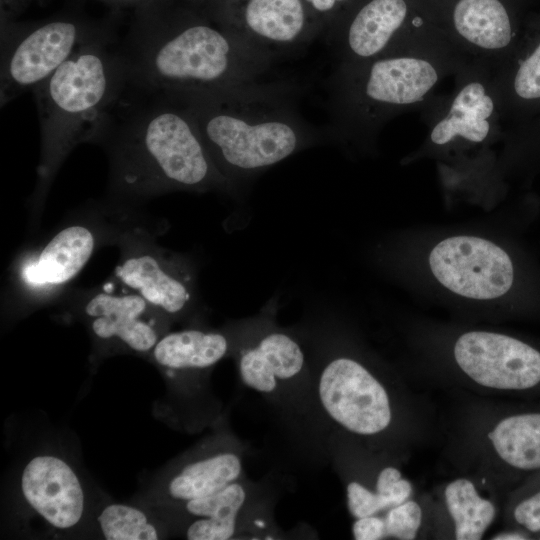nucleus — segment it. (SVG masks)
<instances>
[{
    "instance_id": "dca6fc26",
    "label": "nucleus",
    "mask_w": 540,
    "mask_h": 540,
    "mask_svg": "<svg viewBox=\"0 0 540 540\" xmlns=\"http://www.w3.org/2000/svg\"><path fill=\"white\" fill-rule=\"evenodd\" d=\"M96 244L93 228L78 223L63 227L23 261L18 273L20 283L33 296L52 294L79 274Z\"/></svg>"
},
{
    "instance_id": "f8f14e48",
    "label": "nucleus",
    "mask_w": 540,
    "mask_h": 540,
    "mask_svg": "<svg viewBox=\"0 0 540 540\" xmlns=\"http://www.w3.org/2000/svg\"><path fill=\"white\" fill-rule=\"evenodd\" d=\"M104 286L87 295L82 312L94 337L120 343L138 353H151L169 320L139 294L121 286Z\"/></svg>"
},
{
    "instance_id": "c85d7f7f",
    "label": "nucleus",
    "mask_w": 540,
    "mask_h": 540,
    "mask_svg": "<svg viewBox=\"0 0 540 540\" xmlns=\"http://www.w3.org/2000/svg\"><path fill=\"white\" fill-rule=\"evenodd\" d=\"M513 516L529 532H540V490L519 502Z\"/></svg>"
},
{
    "instance_id": "5701e85b",
    "label": "nucleus",
    "mask_w": 540,
    "mask_h": 540,
    "mask_svg": "<svg viewBox=\"0 0 540 540\" xmlns=\"http://www.w3.org/2000/svg\"><path fill=\"white\" fill-rule=\"evenodd\" d=\"M492 70L503 121L518 105L540 100V41L515 65L502 63Z\"/></svg>"
},
{
    "instance_id": "412c9836",
    "label": "nucleus",
    "mask_w": 540,
    "mask_h": 540,
    "mask_svg": "<svg viewBox=\"0 0 540 540\" xmlns=\"http://www.w3.org/2000/svg\"><path fill=\"white\" fill-rule=\"evenodd\" d=\"M488 437L499 457L510 466L524 471L540 469V413L506 417Z\"/></svg>"
},
{
    "instance_id": "4468645a",
    "label": "nucleus",
    "mask_w": 540,
    "mask_h": 540,
    "mask_svg": "<svg viewBox=\"0 0 540 540\" xmlns=\"http://www.w3.org/2000/svg\"><path fill=\"white\" fill-rule=\"evenodd\" d=\"M442 33L467 56L492 68L512 54L516 35L501 0H454Z\"/></svg>"
},
{
    "instance_id": "b1692460",
    "label": "nucleus",
    "mask_w": 540,
    "mask_h": 540,
    "mask_svg": "<svg viewBox=\"0 0 540 540\" xmlns=\"http://www.w3.org/2000/svg\"><path fill=\"white\" fill-rule=\"evenodd\" d=\"M445 501L458 540H478L495 517L494 505L479 496L471 481L460 478L445 488Z\"/></svg>"
},
{
    "instance_id": "f257e3e1",
    "label": "nucleus",
    "mask_w": 540,
    "mask_h": 540,
    "mask_svg": "<svg viewBox=\"0 0 540 540\" xmlns=\"http://www.w3.org/2000/svg\"><path fill=\"white\" fill-rule=\"evenodd\" d=\"M90 143L105 152L109 190L121 199H148L171 191L222 187L184 100L128 82Z\"/></svg>"
},
{
    "instance_id": "39448f33",
    "label": "nucleus",
    "mask_w": 540,
    "mask_h": 540,
    "mask_svg": "<svg viewBox=\"0 0 540 540\" xmlns=\"http://www.w3.org/2000/svg\"><path fill=\"white\" fill-rule=\"evenodd\" d=\"M0 105L33 90L80 47L115 30L110 19L64 12L38 21L1 19Z\"/></svg>"
},
{
    "instance_id": "4be33fe9",
    "label": "nucleus",
    "mask_w": 540,
    "mask_h": 540,
    "mask_svg": "<svg viewBox=\"0 0 540 540\" xmlns=\"http://www.w3.org/2000/svg\"><path fill=\"white\" fill-rule=\"evenodd\" d=\"M304 0H248L243 12L246 26L271 42L289 43L303 31Z\"/></svg>"
},
{
    "instance_id": "72a5a7b5",
    "label": "nucleus",
    "mask_w": 540,
    "mask_h": 540,
    "mask_svg": "<svg viewBox=\"0 0 540 540\" xmlns=\"http://www.w3.org/2000/svg\"><path fill=\"white\" fill-rule=\"evenodd\" d=\"M197 4L207 5L212 17L217 18L226 0H193Z\"/></svg>"
},
{
    "instance_id": "423d86ee",
    "label": "nucleus",
    "mask_w": 540,
    "mask_h": 540,
    "mask_svg": "<svg viewBox=\"0 0 540 540\" xmlns=\"http://www.w3.org/2000/svg\"><path fill=\"white\" fill-rule=\"evenodd\" d=\"M214 164L226 174L272 166L295 152L298 136L286 122L250 123L222 109L217 95L180 94Z\"/></svg>"
},
{
    "instance_id": "9d476101",
    "label": "nucleus",
    "mask_w": 540,
    "mask_h": 540,
    "mask_svg": "<svg viewBox=\"0 0 540 540\" xmlns=\"http://www.w3.org/2000/svg\"><path fill=\"white\" fill-rule=\"evenodd\" d=\"M318 397L326 414L338 425L359 435H374L391 422L388 394L358 361L335 357L319 375Z\"/></svg>"
},
{
    "instance_id": "2f4dec72",
    "label": "nucleus",
    "mask_w": 540,
    "mask_h": 540,
    "mask_svg": "<svg viewBox=\"0 0 540 540\" xmlns=\"http://www.w3.org/2000/svg\"><path fill=\"white\" fill-rule=\"evenodd\" d=\"M347 0H304L309 4L314 10L325 13L333 10L338 4L343 3Z\"/></svg>"
},
{
    "instance_id": "f03ea898",
    "label": "nucleus",
    "mask_w": 540,
    "mask_h": 540,
    "mask_svg": "<svg viewBox=\"0 0 540 540\" xmlns=\"http://www.w3.org/2000/svg\"><path fill=\"white\" fill-rule=\"evenodd\" d=\"M194 4L155 0L133 9L121 41L130 82L170 94H222L234 72L233 43Z\"/></svg>"
},
{
    "instance_id": "f704fd0d",
    "label": "nucleus",
    "mask_w": 540,
    "mask_h": 540,
    "mask_svg": "<svg viewBox=\"0 0 540 540\" xmlns=\"http://www.w3.org/2000/svg\"><path fill=\"white\" fill-rule=\"evenodd\" d=\"M494 539L496 540H524V539H527V537L521 533L510 532V533L498 535L494 537Z\"/></svg>"
},
{
    "instance_id": "f3484780",
    "label": "nucleus",
    "mask_w": 540,
    "mask_h": 540,
    "mask_svg": "<svg viewBox=\"0 0 540 540\" xmlns=\"http://www.w3.org/2000/svg\"><path fill=\"white\" fill-rule=\"evenodd\" d=\"M253 336L238 348L239 375L247 387L272 394L304 370V351L292 335L267 326Z\"/></svg>"
},
{
    "instance_id": "9b49d317",
    "label": "nucleus",
    "mask_w": 540,
    "mask_h": 540,
    "mask_svg": "<svg viewBox=\"0 0 540 540\" xmlns=\"http://www.w3.org/2000/svg\"><path fill=\"white\" fill-rule=\"evenodd\" d=\"M454 357L476 383L499 390H527L540 383V352L511 336L487 331L462 334Z\"/></svg>"
},
{
    "instance_id": "0eeeda50",
    "label": "nucleus",
    "mask_w": 540,
    "mask_h": 540,
    "mask_svg": "<svg viewBox=\"0 0 540 540\" xmlns=\"http://www.w3.org/2000/svg\"><path fill=\"white\" fill-rule=\"evenodd\" d=\"M449 95H436L420 110L428 135L425 152L488 144L501 135L502 114L492 66L470 58L454 75Z\"/></svg>"
},
{
    "instance_id": "7c9ffc66",
    "label": "nucleus",
    "mask_w": 540,
    "mask_h": 540,
    "mask_svg": "<svg viewBox=\"0 0 540 540\" xmlns=\"http://www.w3.org/2000/svg\"><path fill=\"white\" fill-rule=\"evenodd\" d=\"M33 0H0V19H15Z\"/></svg>"
},
{
    "instance_id": "6ab92c4d",
    "label": "nucleus",
    "mask_w": 540,
    "mask_h": 540,
    "mask_svg": "<svg viewBox=\"0 0 540 540\" xmlns=\"http://www.w3.org/2000/svg\"><path fill=\"white\" fill-rule=\"evenodd\" d=\"M243 471L240 455L230 450L217 451L194 459L168 479L170 499L186 503L209 496L239 480Z\"/></svg>"
},
{
    "instance_id": "c756f323",
    "label": "nucleus",
    "mask_w": 540,
    "mask_h": 540,
    "mask_svg": "<svg viewBox=\"0 0 540 540\" xmlns=\"http://www.w3.org/2000/svg\"><path fill=\"white\" fill-rule=\"evenodd\" d=\"M352 532L357 540H379L387 537L384 519L375 515L357 518Z\"/></svg>"
},
{
    "instance_id": "393cba45",
    "label": "nucleus",
    "mask_w": 540,
    "mask_h": 540,
    "mask_svg": "<svg viewBox=\"0 0 540 540\" xmlns=\"http://www.w3.org/2000/svg\"><path fill=\"white\" fill-rule=\"evenodd\" d=\"M102 534L107 540H156L157 526L140 509L126 504H110L98 516Z\"/></svg>"
},
{
    "instance_id": "a878e982",
    "label": "nucleus",
    "mask_w": 540,
    "mask_h": 540,
    "mask_svg": "<svg viewBox=\"0 0 540 540\" xmlns=\"http://www.w3.org/2000/svg\"><path fill=\"white\" fill-rule=\"evenodd\" d=\"M422 511L414 501H405L392 507L384 521L387 536L401 540H412L416 537L421 525Z\"/></svg>"
},
{
    "instance_id": "aec40b11",
    "label": "nucleus",
    "mask_w": 540,
    "mask_h": 540,
    "mask_svg": "<svg viewBox=\"0 0 540 540\" xmlns=\"http://www.w3.org/2000/svg\"><path fill=\"white\" fill-rule=\"evenodd\" d=\"M248 499L247 488L239 480L218 492L184 503L197 517L186 530L189 540H228L237 533L238 517Z\"/></svg>"
},
{
    "instance_id": "ddd939ff",
    "label": "nucleus",
    "mask_w": 540,
    "mask_h": 540,
    "mask_svg": "<svg viewBox=\"0 0 540 540\" xmlns=\"http://www.w3.org/2000/svg\"><path fill=\"white\" fill-rule=\"evenodd\" d=\"M406 0H369L352 17L345 32L350 66L368 62L435 30L420 14L409 17Z\"/></svg>"
},
{
    "instance_id": "a211bd4d",
    "label": "nucleus",
    "mask_w": 540,
    "mask_h": 540,
    "mask_svg": "<svg viewBox=\"0 0 540 540\" xmlns=\"http://www.w3.org/2000/svg\"><path fill=\"white\" fill-rule=\"evenodd\" d=\"M232 349V342L220 331L184 329L165 333L151 351L154 361L169 371L210 368Z\"/></svg>"
},
{
    "instance_id": "2eb2a0df",
    "label": "nucleus",
    "mask_w": 540,
    "mask_h": 540,
    "mask_svg": "<svg viewBox=\"0 0 540 540\" xmlns=\"http://www.w3.org/2000/svg\"><path fill=\"white\" fill-rule=\"evenodd\" d=\"M21 490L28 505L54 528H72L83 516L84 492L79 478L57 456L32 458L22 472Z\"/></svg>"
},
{
    "instance_id": "1a4fd4ad",
    "label": "nucleus",
    "mask_w": 540,
    "mask_h": 540,
    "mask_svg": "<svg viewBox=\"0 0 540 540\" xmlns=\"http://www.w3.org/2000/svg\"><path fill=\"white\" fill-rule=\"evenodd\" d=\"M429 269L446 289L474 300L506 294L514 281L508 253L490 240L457 235L438 242L428 256Z\"/></svg>"
},
{
    "instance_id": "c9c22d12",
    "label": "nucleus",
    "mask_w": 540,
    "mask_h": 540,
    "mask_svg": "<svg viewBox=\"0 0 540 540\" xmlns=\"http://www.w3.org/2000/svg\"><path fill=\"white\" fill-rule=\"evenodd\" d=\"M227 1H228V0H226L225 4L227 3ZM225 4H224V6H225ZM224 6H223V8H224ZM223 8H222V9H223ZM221 11H222V10H221ZM221 11H220V13H221ZM220 13H219V14H220ZM218 16H219V15H218ZM217 18H218V17H217Z\"/></svg>"
},
{
    "instance_id": "7ed1b4c3",
    "label": "nucleus",
    "mask_w": 540,
    "mask_h": 540,
    "mask_svg": "<svg viewBox=\"0 0 540 540\" xmlns=\"http://www.w3.org/2000/svg\"><path fill=\"white\" fill-rule=\"evenodd\" d=\"M128 82V65L114 30L80 47L32 90L41 135L32 196L35 210L45 202L66 157L79 144L91 141Z\"/></svg>"
},
{
    "instance_id": "bb28decb",
    "label": "nucleus",
    "mask_w": 540,
    "mask_h": 540,
    "mask_svg": "<svg viewBox=\"0 0 540 540\" xmlns=\"http://www.w3.org/2000/svg\"><path fill=\"white\" fill-rule=\"evenodd\" d=\"M347 504L356 519L376 515L388 508L376 491H371L356 481L347 485Z\"/></svg>"
},
{
    "instance_id": "6e6552de",
    "label": "nucleus",
    "mask_w": 540,
    "mask_h": 540,
    "mask_svg": "<svg viewBox=\"0 0 540 540\" xmlns=\"http://www.w3.org/2000/svg\"><path fill=\"white\" fill-rule=\"evenodd\" d=\"M120 247L114 270L117 284L142 296L169 319L180 318L194 308L196 271L185 257L162 249L141 232L125 233Z\"/></svg>"
},
{
    "instance_id": "20e7f679",
    "label": "nucleus",
    "mask_w": 540,
    "mask_h": 540,
    "mask_svg": "<svg viewBox=\"0 0 540 540\" xmlns=\"http://www.w3.org/2000/svg\"><path fill=\"white\" fill-rule=\"evenodd\" d=\"M470 59L440 30L375 59L351 65L345 103L352 126L371 131L393 116L421 110L440 83Z\"/></svg>"
},
{
    "instance_id": "473e14b6",
    "label": "nucleus",
    "mask_w": 540,
    "mask_h": 540,
    "mask_svg": "<svg viewBox=\"0 0 540 540\" xmlns=\"http://www.w3.org/2000/svg\"><path fill=\"white\" fill-rule=\"evenodd\" d=\"M98 1H101L115 8L129 7V8L135 9L139 6L145 5L155 0H98Z\"/></svg>"
},
{
    "instance_id": "cd10ccee",
    "label": "nucleus",
    "mask_w": 540,
    "mask_h": 540,
    "mask_svg": "<svg viewBox=\"0 0 540 540\" xmlns=\"http://www.w3.org/2000/svg\"><path fill=\"white\" fill-rule=\"evenodd\" d=\"M376 492L384 499L388 508H392L408 499L412 486L409 481L401 478L398 469L386 467L377 477Z\"/></svg>"
}]
</instances>
